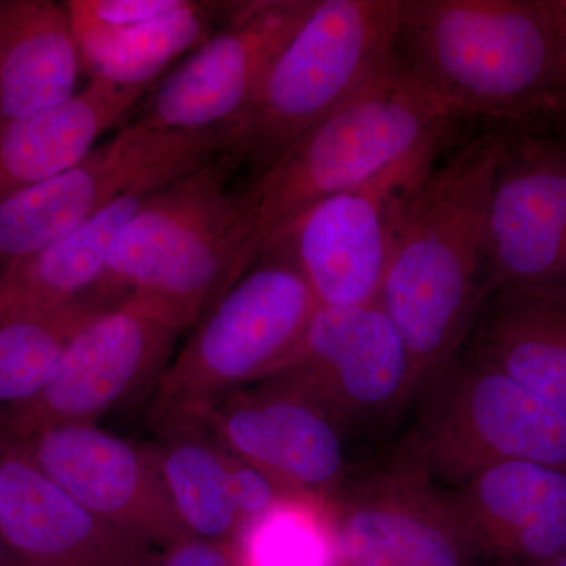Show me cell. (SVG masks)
Here are the masks:
<instances>
[{
  "label": "cell",
  "instance_id": "cell-24",
  "mask_svg": "<svg viewBox=\"0 0 566 566\" xmlns=\"http://www.w3.org/2000/svg\"><path fill=\"white\" fill-rule=\"evenodd\" d=\"M166 433V442L153 450L186 534L233 546L241 521L230 495L226 450L202 433V424Z\"/></svg>",
  "mask_w": 566,
  "mask_h": 566
},
{
  "label": "cell",
  "instance_id": "cell-30",
  "mask_svg": "<svg viewBox=\"0 0 566 566\" xmlns=\"http://www.w3.org/2000/svg\"><path fill=\"white\" fill-rule=\"evenodd\" d=\"M547 9L556 25L558 44L562 57V84H564V99L566 107V0H546Z\"/></svg>",
  "mask_w": 566,
  "mask_h": 566
},
{
  "label": "cell",
  "instance_id": "cell-4",
  "mask_svg": "<svg viewBox=\"0 0 566 566\" xmlns=\"http://www.w3.org/2000/svg\"><path fill=\"white\" fill-rule=\"evenodd\" d=\"M234 169L214 156L150 193L112 249L98 290L140 297L181 331L199 323L243 275Z\"/></svg>",
  "mask_w": 566,
  "mask_h": 566
},
{
  "label": "cell",
  "instance_id": "cell-31",
  "mask_svg": "<svg viewBox=\"0 0 566 566\" xmlns=\"http://www.w3.org/2000/svg\"><path fill=\"white\" fill-rule=\"evenodd\" d=\"M11 442L7 439L0 438V490H2V472L3 465H6L7 453H9ZM0 551H2V543H0Z\"/></svg>",
  "mask_w": 566,
  "mask_h": 566
},
{
  "label": "cell",
  "instance_id": "cell-8",
  "mask_svg": "<svg viewBox=\"0 0 566 566\" xmlns=\"http://www.w3.org/2000/svg\"><path fill=\"white\" fill-rule=\"evenodd\" d=\"M444 142L315 205L274 244L289 252L322 307L378 303L411 205Z\"/></svg>",
  "mask_w": 566,
  "mask_h": 566
},
{
  "label": "cell",
  "instance_id": "cell-32",
  "mask_svg": "<svg viewBox=\"0 0 566 566\" xmlns=\"http://www.w3.org/2000/svg\"><path fill=\"white\" fill-rule=\"evenodd\" d=\"M0 566H13L10 564L9 557H7L6 553L0 551Z\"/></svg>",
  "mask_w": 566,
  "mask_h": 566
},
{
  "label": "cell",
  "instance_id": "cell-18",
  "mask_svg": "<svg viewBox=\"0 0 566 566\" xmlns=\"http://www.w3.org/2000/svg\"><path fill=\"white\" fill-rule=\"evenodd\" d=\"M480 566H545L566 553V471L506 461L446 490Z\"/></svg>",
  "mask_w": 566,
  "mask_h": 566
},
{
  "label": "cell",
  "instance_id": "cell-16",
  "mask_svg": "<svg viewBox=\"0 0 566 566\" xmlns=\"http://www.w3.org/2000/svg\"><path fill=\"white\" fill-rule=\"evenodd\" d=\"M234 392L202 420L218 444L297 493L329 502L353 476L345 431L307 398L259 382Z\"/></svg>",
  "mask_w": 566,
  "mask_h": 566
},
{
  "label": "cell",
  "instance_id": "cell-7",
  "mask_svg": "<svg viewBox=\"0 0 566 566\" xmlns=\"http://www.w3.org/2000/svg\"><path fill=\"white\" fill-rule=\"evenodd\" d=\"M389 463L452 490L490 465L566 471V416L512 376L461 352L417 398Z\"/></svg>",
  "mask_w": 566,
  "mask_h": 566
},
{
  "label": "cell",
  "instance_id": "cell-23",
  "mask_svg": "<svg viewBox=\"0 0 566 566\" xmlns=\"http://www.w3.org/2000/svg\"><path fill=\"white\" fill-rule=\"evenodd\" d=\"M230 3L181 0L177 9L123 31L80 36L88 81L122 88H150L167 66L197 50L226 20Z\"/></svg>",
  "mask_w": 566,
  "mask_h": 566
},
{
  "label": "cell",
  "instance_id": "cell-11",
  "mask_svg": "<svg viewBox=\"0 0 566 566\" xmlns=\"http://www.w3.org/2000/svg\"><path fill=\"white\" fill-rule=\"evenodd\" d=\"M192 142L129 123L57 177L0 202V271L91 222L137 191H156L189 172Z\"/></svg>",
  "mask_w": 566,
  "mask_h": 566
},
{
  "label": "cell",
  "instance_id": "cell-14",
  "mask_svg": "<svg viewBox=\"0 0 566 566\" xmlns=\"http://www.w3.org/2000/svg\"><path fill=\"white\" fill-rule=\"evenodd\" d=\"M490 296L566 294V147L512 134L495 170L488 212Z\"/></svg>",
  "mask_w": 566,
  "mask_h": 566
},
{
  "label": "cell",
  "instance_id": "cell-9",
  "mask_svg": "<svg viewBox=\"0 0 566 566\" xmlns=\"http://www.w3.org/2000/svg\"><path fill=\"white\" fill-rule=\"evenodd\" d=\"M262 382L319 406L348 438L385 430L417 400L408 348L378 303L319 305L292 357Z\"/></svg>",
  "mask_w": 566,
  "mask_h": 566
},
{
  "label": "cell",
  "instance_id": "cell-12",
  "mask_svg": "<svg viewBox=\"0 0 566 566\" xmlns=\"http://www.w3.org/2000/svg\"><path fill=\"white\" fill-rule=\"evenodd\" d=\"M316 3L233 2L222 28L159 82L137 125L148 132H205L233 120Z\"/></svg>",
  "mask_w": 566,
  "mask_h": 566
},
{
  "label": "cell",
  "instance_id": "cell-29",
  "mask_svg": "<svg viewBox=\"0 0 566 566\" xmlns=\"http://www.w3.org/2000/svg\"><path fill=\"white\" fill-rule=\"evenodd\" d=\"M151 566H238V562L233 546L188 536L159 551Z\"/></svg>",
  "mask_w": 566,
  "mask_h": 566
},
{
  "label": "cell",
  "instance_id": "cell-27",
  "mask_svg": "<svg viewBox=\"0 0 566 566\" xmlns=\"http://www.w3.org/2000/svg\"><path fill=\"white\" fill-rule=\"evenodd\" d=\"M181 0H69L74 36L123 31L163 17L180 6Z\"/></svg>",
  "mask_w": 566,
  "mask_h": 566
},
{
  "label": "cell",
  "instance_id": "cell-26",
  "mask_svg": "<svg viewBox=\"0 0 566 566\" xmlns=\"http://www.w3.org/2000/svg\"><path fill=\"white\" fill-rule=\"evenodd\" d=\"M238 566H329L335 560L329 505L301 497L245 526L233 545Z\"/></svg>",
  "mask_w": 566,
  "mask_h": 566
},
{
  "label": "cell",
  "instance_id": "cell-15",
  "mask_svg": "<svg viewBox=\"0 0 566 566\" xmlns=\"http://www.w3.org/2000/svg\"><path fill=\"white\" fill-rule=\"evenodd\" d=\"M18 444L55 486L104 523L159 551L188 538L155 450L95 424L48 428Z\"/></svg>",
  "mask_w": 566,
  "mask_h": 566
},
{
  "label": "cell",
  "instance_id": "cell-21",
  "mask_svg": "<svg viewBox=\"0 0 566 566\" xmlns=\"http://www.w3.org/2000/svg\"><path fill=\"white\" fill-rule=\"evenodd\" d=\"M463 352L494 365L566 416V294H491Z\"/></svg>",
  "mask_w": 566,
  "mask_h": 566
},
{
  "label": "cell",
  "instance_id": "cell-17",
  "mask_svg": "<svg viewBox=\"0 0 566 566\" xmlns=\"http://www.w3.org/2000/svg\"><path fill=\"white\" fill-rule=\"evenodd\" d=\"M0 543L13 566H151L159 553L77 505L18 442L3 465Z\"/></svg>",
  "mask_w": 566,
  "mask_h": 566
},
{
  "label": "cell",
  "instance_id": "cell-1",
  "mask_svg": "<svg viewBox=\"0 0 566 566\" xmlns=\"http://www.w3.org/2000/svg\"><path fill=\"white\" fill-rule=\"evenodd\" d=\"M510 137L480 134L436 164L382 282L378 304L408 348L417 398L463 352L490 297L488 212Z\"/></svg>",
  "mask_w": 566,
  "mask_h": 566
},
{
  "label": "cell",
  "instance_id": "cell-2",
  "mask_svg": "<svg viewBox=\"0 0 566 566\" xmlns=\"http://www.w3.org/2000/svg\"><path fill=\"white\" fill-rule=\"evenodd\" d=\"M394 50L453 118L566 115L546 0H403Z\"/></svg>",
  "mask_w": 566,
  "mask_h": 566
},
{
  "label": "cell",
  "instance_id": "cell-6",
  "mask_svg": "<svg viewBox=\"0 0 566 566\" xmlns=\"http://www.w3.org/2000/svg\"><path fill=\"white\" fill-rule=\"evenodd\" d=\"M319 304L281 245L263 253L199 323L156 381L153 416L164 431L200 424L240 387L277 374Z\"/></svg>",
  "mask_w": 566,
  "mask_h": 566
},
{
  "label": "cell",
  "instance_id": "cell-20",
  "mask_svg": "<svg viewBox=\"0 0 566 566\" xmlns=\"http://www.w3.org/2000/svg\"><path fill=\"white\" fill-rule=\"evenodd\" d=\"M147 91L88 81L70 102L0 126V202L80 164Z\"/></svg>",
  "mask_w": 566,
  "mask_h": 566
},
{
  "label": "cell",
  "instance_id": "cell-28",
  "mask_svg": "<svg viewBox=\"0 0 566 566\" xmlns=\"http://www.w3.org/2000/svg\"><path fill=\"white\" fill-rule=\"evenodd\" d=\"M226 464L230 495H232L234 509L240 516L241 531L253 521L273 512L279 505L293 501V499L307 497V495L283 485L281 480L274 479L263 469L232 455L227 450Z\"/></svg>",
  "mask_w": 566,
  "mask_h": 566
},
{
  "label": "cell",
  "instance_id": "cell-5",
  "mask_svg": "<svg viewBox=\"0 0 566 566\" xmlns=\"http://www.w3.org/2000/svg\"><path fill=\"white\" fill-rule=\"evenodd\" d=\"M403 0H318L259 91L223 129L222 155L263 170L395 57Z\"/></svg>",
  "mask_w": 566,
  "mask_h": 566
},
{
  "label": "cell",
  "instance_id": "cell-3",
  "mask_svg": "<svg viewBox=\"0 0 566 566\" xmlns=\"http://www.w3.org/2000/svg\"><path fill=\"white\" fill-rule=\"evenodd\" d=\"M455 118L397 55L329 117L238 192L241 273L315 205L348 191L431 142Z\"/></svg>",
  "mask_w": 566,
  "mask_h": 566
},
{
  "label": "cell",
  "instance_id": "cell-33",
  "mask_svg": "<svg viewBox=\"0 0 566 566\" xmlns=\"http://www.w3.org/2000/svg\"><path fill=\"white\" fill-rule=\"evenodd\" d=\"M329 566H337V564H335V560H334L333 564H331Z\"/></svg>",
  "mask_w": 566,
  "mask_h": 566
},
{
  "label": "cell",
  "instance_id": "cell-34",
  "mask_svg": "<svg viewBox=\"0 0 566 566\" xmlns=\"http://www.w3.org/2000/svg\"><path fill=\"white\" fill-rule=\"evenodd\" d=\"M562 142H564V144H565V147H566V139H565V140H562Z\"/></svg>",
  "mask_w": 566,
  "mask_h": 566
},
{
  "label": "cell",
  "instance_id": "cell-19",
  "mask_svg": "<svg viewBox=\"0 0 566 566\" xmlns=\"http://www.w3.org/2000/svg\"><path fill=\"white\" fill-rule=\"evenodd\" d=\"M84 73L65 3L0 2V126L70 102Z\"/></svg>",
  "mask_w": 566,
  "mask_h": 566
},
{
  "label": "cell",
  "instance_id": "cell-22",
  "mask_svg": "<svg viewBox=\"0 0 566 566\" xmlns=\"http://www.w3.org/2000/svg\"><path fill=\"white\" fill-rule=\"evenodd\" d=\"M153 192L122 197L76 232L0 271V324L54 311L95 293L118 237Z\"/></svg>",
  "mask_w": 566,
  "mask_h": 566
},
{
  "label": "cell",
  "instance_id": "cell-10",
  "mask_svg": "<svg viewBox=\"0 0 566 566\" xmlns=\"http://www.w3.org/2000/svg\"><path fill=\"white\" fill-rule=\"evenodd\" d=\"M182 331L161 311L125 296L85 324L43 392L0 419V438L22 442L48 428L95 424L169 365Z\"/></svg>",
  "mask_w": 566,
  "mask_h": 566
},
{
  "label": "cell",
  "instance_id": "cell-13",
  "mask_svg": "<svg viewBox=\"0 0 566 566\" xmlns=\"http://www.w3.org/2000/svg\"><path fill=\"white\" fill-rule=\"evenodd\" d=\"M337 566H480L444 488L387 463L327 502Z\"/></svg>",
  "mask_w": 566,
  "mask_h": 566
},
{
  "label": "cell",
  "instance_id": "cell-25",
  "mask_svg": "<svg viewBox=\"0 0 566 566\" xmlns=\"http://www.w3.org/2000/svg\"><path fill=\"white\" fill-rule=\"evenodd\" d=\"M117 301L96 290L54 311L0 324V419L43 392L74 335Z\"/></svg>",
  "mask_w": 566,
  "mask_h": 566
}]
</instances>
